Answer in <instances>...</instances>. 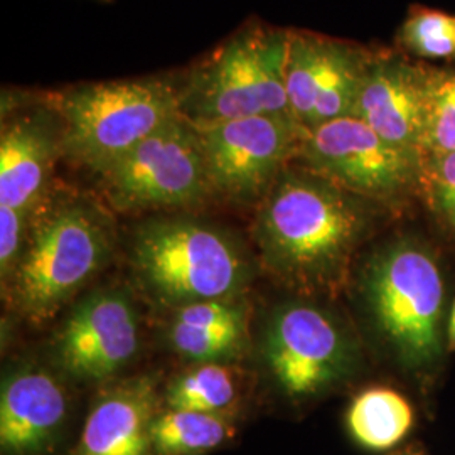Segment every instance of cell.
I'll use <instances>...</instances> for the list:
<instances>
[{
  "mask_svg": "<svg viewBox=\"0 0 455 455\" xmlns=\"http://www.w3.org/2000/svg\"><path fill=\"white\" fill-rule=\"evenodd\" d=\"M370 54L338 39L291 33L287 97L295 122L310 131L351 116Z\"/></svg>",
  "mask_w": 455,
  "mask_h": 455,
  "instance_id": "cell-11",
  "label": "cell"
},
{
  "mask_svg": "<svg viewBox=\"0 0 455 455\" xmlns=\"http://www.w3.org/2000/svg\"><path fill=\"white\" fill-rule=\"evenodd\" d=\"M68 415L63 387L46 371L22 370L4 381L0 395V445L9 455L49 451Z\"/></svg>",
  "mask_w": 455,
  "mask_h": 455,
  "instance_id": "cell-15",
  "label": "cell"
},
{
  "mask_svg": "<svg viewBox=\"0 0 455 455\" xmlns=\"http://www.w3.org/2000/svg\"><path fill=\"white\" fill-rule=\"evenodd\" d=\"M413 425L407 400L390 388L363 391L347 411V428L359 445L385 451L405 439Z\"/></svg>",
  "mask_w": 455,
  "mask_h": 455,
  "instance_id": "cell-18",
  "label": "cell"
},
{
  "mask_svg": "<svg viewBox=\"0 0 455 455\" xmlns=\"http://www.w3.org/2000/svg\"><path fill=\"white\" fill-rule=\"evenodd\" d=\"M135 263L156 292L180 306L228 300L248 276L243 257L225 235L188 220L142 228L135 240Z\"/></svg>",
  "mask_w": 455,
  "mask_h": 455,
  "instance_id": "cell-5",
  "label": "cell"
},
{
  "mask_svg": "<svg viewBox=\"0 0 455 455\" xmlns=\"http://www.w3.org/2000/svg\"><path fill=\"white\" fill-rule=\"evenodd\" d=\"M408 455H415V454H408Z\"/></svg>",
  "mask_w": 455,
  "mask_h": 455,
  "instance_id": "cell-26",
  "label": "cell"
},
{
  "mask_svg": "<svg viewBox=\"0 0 455 455\" xmlns=\"http://www.w3.org/2000/svg\"><path fill=\"white\" fill-rule=\"evenodd\" d=\"M108 246V229L92 204L58 201L41 216L14 270L17 310L34 323L51 319L97 274Z\"/></svg>",
  "mask_w": 455,
  "mask_h": 455,
  "instance_id": "cell-4",
  "label": "cell"
},
{
  "mask_svg": "<svg viewBox=\"0 0 455 455\" xmlns=\"http://www.w3.org/2000/svg\"><path fill=\"white\" fill-rule=\"evenodd\" d=\"M139 347V321L131 300L98 292L68 317L58 336V358L71 376L100 381L124 368Z\"/></svg>",
  "mask_w": 455,
  "mask_h": 455,
  "instance_id": "cell-13",
  "label": "cell"
},
{
  "mask_svg": "<svg viewBox=\"0 0 455 455\" xmlns=\"http://www.w3.org/2000/svg\"><path fill=\"white\" fill-rule=\"evenodd\" d=\"M204 157L210 191L235 203L263 199L295 161L306 132L291 115H260L193 124Z\"/></svg>",
  "mask_w": 455,
  "mask_h": 455,
  "instance_id": "cell-9",
  "label": "cell"
},
{
  "mask_svg": "<svg viewBox=\"0 0 455 455\" xmlns=\"http://www.w3.org/2000/svg\"><path fill=\"white\" fill-rule=\"evenodd\" d=\"M263 353L276 383L292 398L324 390L351 363L341 329L323 310L307 304H287L275 310Z\"/></svg>",
  "mask_w": 455,
  "mask_h": 455,
  "instance_id": "cell-10",
  "label": "cell"
},
{
  "mask_svg": "<svg viewBox=\"0 0 455 455\" xmlns=\"http://www.w3.org/2000/svg\"><path fill=\"white\" fill-rule=\"evenodd\" d=\"M434 76L432 68L391 52H371L351 116H358L391 144L422 154Z\"/></svg>",
  "mask_w": 455,
  "mask_h": 455,
  "instance_id": "cell-12",
  "label": "cell"
},
{
  "mask_svg": "<svg viewBox=\"0 0 455 455\" xmlns=\"http://www.w3.org/2000/svg\"><path fill=\"white\" fill-rule=\"evenodd\" d=\"M244 310L229 300H203L180 306L171 327V342L184 358L216 363L243 347Z\"/></svg>",
  "mask_w": 455,
  "mask_h": 455,
  "instance_id": "cell-17",
  "label": "cell"
},
{
  "mask_svg": "<svg viewBox=\"0 0 455 455\" xmlns=\"http://www.w3.org/2000/svg\"><path fill=\"white\" fill-rule=\"evenodd\" d=\"M425 186L440 216L455 233V152L425 161Z\"/></svg>",
  "mask_w": 455,
  "mask_h": 455,
  "instance_id": "cell-23",
  "label": "cell"
},
{
  "mask_svg": "<svg viewBox=\"0 0 455 455\" xmlns=\"http://www.w3.org/2000/svg\"><path fill=\"white\" fill-rule=\"evenodd\" d=\"M359 199L306 167L287 165L257 214L255 236L268 268L295 287L336 285L366 229Z\"/></svg>",
  "mask_w": 455,
  "mask_h": 455,
  "instance_id": "cell-1",
  "label": "cell"
},
{
  "mask_svg": "<svg viewBox=\"0 0 455 455\" xmlns=\"http://www.w3.org/2000/svg\"><path fill=\"white\" fill-rule=\"evenodd\" d=\"M235 427L229 415L172 410L159 411L152 425L156 455H201L212 452L233 439Z\"/></svg>",
  "mask_w": 455,
  "mask_h": 455,
  "instance_id": "cell-19",
  "label": "cell"
},
{
  "mask_svg": "<svg viewBox=\"0 0 455 455\" xmlns=\"http://www.w3.org/2000/svg\"><path fill=\"white\" fill-rule=\"evenodd\" d=\"M159 415L157 385L137 376L98 398L73 455H156L152 425Z\"/></svg>",
  "mask_w": 455,
  "mask_h": 455,
  "instance_id": "cell-14",
  "label": "cell"
},
{
  "mask_svg": "<svg viewBox=\"0 0 455 455\" xmlns=\"http://www.w3.org/2000/svg\"><path fill=\"white\" fill-rule=\"evenodd\" d=\"M398 39L417 58H455V17L434 9H415L403 22Z\"/></svg>",
  "mask_w": 455,
  "mask_h": 455,
  "instance_id": "cell-21",
  "label": "cell"
},
{
  "mask_svg": "<svg viewBox=\"0 0 455 455\" xmlns=\"http://www.w3.org/2000/svg\"><path fill=\"white\" fill-rule=\"evenodd\" d=\"M235 373L218 363H204L178 376L165 391V405L172 410H191L229 415L236 402Z\"/></svg>",
  "mask_w": 455,
  "mask_h": 455,
  "instance_id": "cell-20",
  "label": "cell"
},
{
  "mask_svg": "<svg viewBox=\"0 0 455 455\" xmlns=\"http://www.w3.org/2000/svg\"><path fill=\"white\" fill-rule=\"evenodd\" d=\"M295 161L361 199L398 201L425 186V159L385 140L358 116L306 132Z\"/></svg>",
  "mask_w": 455,
  "mask_h": 455,
  "instance_id": "cell-6",
  "label": "cell"
},
{
  "mask_svg": "<svg viewBox=\"0 0 455 455\" xmlns=\"http://www.w3.org/2000/svg\"><path fill=\"white\" fill-rule=\"evenodd\" d=\"M455 152V69H435L423 133V159Z\"/></svg>",
  "mask_w": 455,
  "mask_h": 455,
  "instance_id": "cell-22",
  "label": "cell"
},
{
  "mask_svg": "<svg viewBox=\"0 0 455 455\" xmlns=\"http://www.w3.org/2000/svg\"><path fill=\"white\" fill-rule=\"evenodd\" d=\"M366 291L378 324L402 358L413 366L439 358L443 282L427 251L413 244L391 246L371 263Z\"/></svg>",
  "mask_w": 455,
  "mask_h": 455,
  "instance_id": "cell-7",
  "label": "cell"
},
{
  "mask_svg": "<svg viewBox=\"0 0 455 455\" xmlns=\"http://www.w3.org/2000/svg\"><path fill=\"white\" fill-rule=\"evenodd\" d=\"M28 220L29 212L0 204V267L4 276L14 274L16 270L24 235L28 231Z\"/></svg>",
  "mask_w": 455,
  "mask_h": 455,
  "instance_id": "cell-24",
  "label": "cell"
},
{
  "mask_svg": "<svg viewBox=\"0 0 455 455\" xmlns=\"http://www.w3.org/2000/svg\"><path fill=\"white\" fill-rule=\"evenodd\" d=\"M100 178L120 212L184 208L212 193L197 132L184 116L148 135Z\"/></svg>",
  "mask_w": 455,
  "mask_h": 455,
  "instance_id": "cell-8",
  "label": "cell"
},
{
  "mask_svg": "<svg viewBox=\"0 0 455 455\" xmlns=\"http://www.w3.org/2000/svg\"><path fill=\"white\" fill-rule=\"evenodd\" d=\"M291 33L246 28L228 39L180 88V114L191 124L260 115H291L287 58Z\"/></svg>",
  "mask_w": 455,
  "mask_h": 455,
  "instance_id": "cell-3",
  "label": "cell"
},
{
  "mask_svg": "<svg viewBox=\"0 0 455 455\" xmlns=\"http://www.w3.org/2000/svg\"><path fill=\"white\" fill-rule=\"evenodd\" d=\"M49 105L63 122L61 150L97 174L182 116L180 88L157 78L82 84Z\"/></svg>",
  "mask_w": 455,
  "mask_h": 455,
  "instance_id": "cell-2",
  "label": "cell"
},
{
  "mask_svg": "<svg viewBox=\"0 0 455 455\" xmlns=\"http://www.w3.org/2000/svg\"><path fill=\"white\" fill-rule=\"evenodd\" d=\"M449 342L452 347H455V304L451 314V321H449Z\"/></svg>",
  "mask_w": 455,
  "mask_h": 455,
  "instance_id": "cell-25",
  "label": "cell"
},
{
  "mask_svg": "<svg viewBox=\"0 0 455 455\" xmlns=\"http://www.w3.org/2000/svg\"><path fill=\"white\" fill-rule=\"evenodd\" d=\"M48 122L24 116L11 122L0 139V204L31 212L46 195L56 150Z\"/></svg>",
  "mask_w": 455,
  "mask_h": 455,
  "instance_id": "cell-16",
  "label": "cell"
}]
</instances>
